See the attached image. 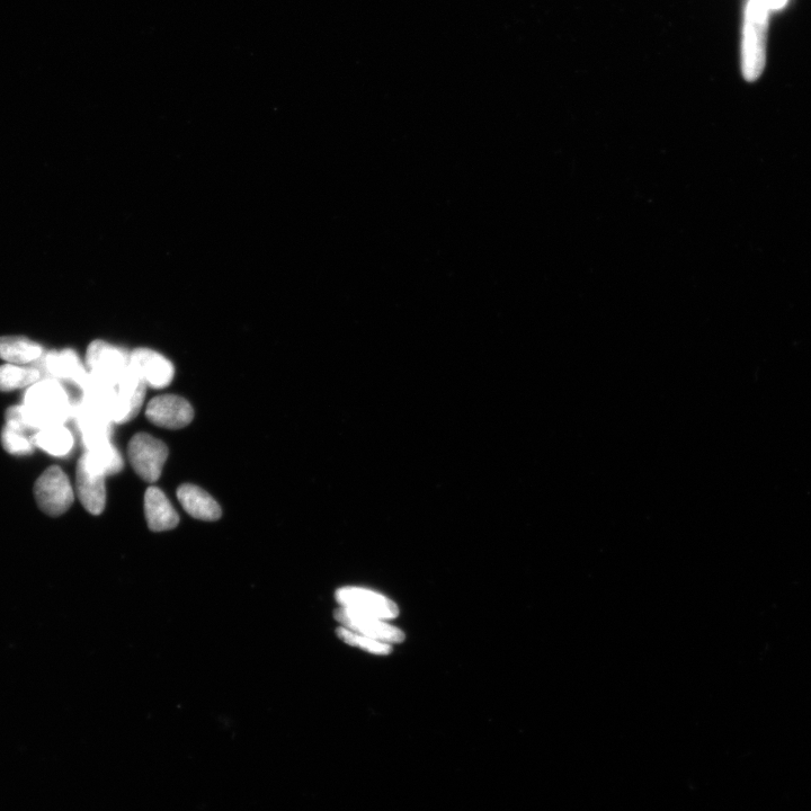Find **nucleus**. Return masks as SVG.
<instances>
[{
  "label": "nucleus",
  "instance_id": "1",
  "mask_svg": "<svg viewBox=\"0 0 811 811\" xmlns=\"http://www.w3.org/2000/svg\"><path fill=\"white\" fill-rule=\"evenodd\" d=\"M75 403L62 382L46 378L26 389L23 412L32 430L65 424L73 417Z\"/></svg>",
  "mask_w": 811,
  "mask_h": 811
},
{
  "label": "nucleus",
  "instance_id": "2",
  "mask_svg": "<svg viewBox=\"0 0 811 811\" xmlns=\"http://www.w3.org/2000/svg\"><path fill=\"white\" fill-rule=\"evenodd\" d=\"M770 12L757 0H747L741 49L742 74L755 82L763 74L768 46Z\"/></svg>",
  "mask_w": 811,
  "mask_h": 811
},
{
  "label": "nucleus",
  "instance_id": "3",
  "mask_svg": "<svg viewBox=\"0 0 811 811\" xmlns=\"http://www.w3.org/2000/svg\"><path fill=\"white\" fill-rule=\"evenodd\" d=\"M34 497L43 513L58 518L73 505L75 493L65 471L52 466L35 481Z\"/></svg>",
  "mask_w": 811,
  "mask_h": 811
},
{
  "label": "nucleus",
  "instance_id": "4",
  "mask_svg": "<svg viewBox=\"0 0 811 811\" xmlns=\"http://www.w3.org/2000/svg\"><path fill=\"white\" fill-rule=\"evenodd\" d=\"M128 456L133 470L147 481L155 483L162 475L168 458V448L163 441L147 433L133 436L129 443Z\"/></svg>",
  "mask_w": 811,
  "mask_h": 811
},
{
  "label": "nucleus",
  "instance_id": "5",
  "mask_svg": "<svg viewBox=\"0 0 811 811\" xmlns=\"http://www.w3.org/2000/svg\"><path fill=\"white\" fill-rule=\"evenodd\" d=\"M130 353L122 347L104 341L89 344L86 352V369L92 376L117 385L129 368Z\"/></svg>",
  "mask_w": 811,
  "mask_h": 811
},
{
  "label": "nucleus",
  "instance_id": "6",
  "mask_svg": "<svg viewBox=\"0 0 811 811\" xmlns=\"http://www.w3.org/2000/svg\"><path fill=\"white\" fill-rule=\"evenodd\" d=\"M148 420L168 430H180L193 421L194 411L189 401L174 395L158 396L146 408Z\"/></svg>",
  "mask_w": 811,
  "mask_h": 811
},
{
  "label": "nucleus",
  "instance_id": "7",
  "mask_svg": "<svg viewBox=\"0 0 811 811\" xmlns=\"http://www.w3.org/2000/svg\"><path fill=\"white\" fill-rule=\"evenodd\" d=\"M105 475L89 462L86 453L80 458L76 471V490L85 510L93 515L103 513L106 505Z\"/></svg>",
  "mask_w": 811,
  "mask_h": 811
},
{
  "label": "nucleus",
  "instance_id": "8",
  "mask_svg": "<svg viewBox=\"0 0 811 811\" xmlns=\"http://www.w3.org/2000/svg\"><path fill=\"white\" fill-rule=\"evenodd\" d=\"M336 600L342 604L343 608L368 614V616L380 620L395 619L399 613L394 602L378 593L364 590V588H341L336 593Z\"/></svg>",
  "mask_w": 811,
  "mask_h": 811
},
{
  "label": "nucleus",
  "instance_id": "9",
  "mask_svg": "<svg viewBox=\"0 0 811 811\" xmlns=\"http://www.w3.org/2000/svg\"><path fill=\"white\" fill-rule=\"evenodd\" d=\"M129 367L139 374L148 387L154 389L166 388L174 379L173 363L162 354L145 347L130 353Z\"/></svg>",
  "mask_w": 811,
  "mask_h": 811
},
{
  "label": "nucleus",
  "instance_id": "10",
  "mask_svg": "<svg viewBox=\"0 0 811 811\" xmlns=\"http://www.w3.org/2000/svg\"><path fill=\"white\" fill-rule=\"evenodd\" d=\"M335 619L342 625L356 634L381 641V643H401L405 636L403 632L395 627L387 625L378 618L368 616L351 609L342 608L336 610Z\"/></svg>",
  "mask_w": 811,
  "mask_h": 811
},
{
  "label": "nucleus",
  "instance_id": "11",
  "mask_svg": "<svg viewBox=\"0 0 811 811\" xmlns=\"http://www.w3.org/2000/svg\"><path fill=\"white\" fill-rule=\"evenodd\" d=\"M147 387L139 374L129 367L117 383L118 408L113 417L114 424L128 423L138 416L144 406Z\"/></svg>",
  "mask_w": 811,
  "mask_h": 811
},
{
  "label": "nucleus",
  "instance_id": "12",
  "mask_svg": "<svg viewBox=\"0 0 811 811\" xmlns=\"http://www.w3.org/2000/svg\"><path fill=\"white\" fill-rule=\"evenodd\" d=\"M40 360L39 370L46 372L47 378L74 383L79 389L83 387L88 371L74 350L43 353Z\"/></svg>",
  "mask_w": 811,
  "mask_h": 811
},
{
  "label": "nucleus",
  "instance_id": "13",
  "mask_svg": "<svg viewBox=\"0 0 811 811\" xmlns=\"http://www.w3.org/2000/svg\"><path fill=\"white\" fill-rule=\"evenodd\" d=\"M77 429L82 436L86 450L96 447L103 442L111 441L112 425L108 416L78 400L74 406L73 417Z\"/></svg>",
  "mask_w": 811,
  "mask_h": 811
},
{
  "label": "nucleus",
  "instance_id": "14",
  "mask_svg": "<svg viewBox=\"0 0 811 811\" xmlns=\"http://www.w3.org/2000/svg\"><path fill=\"white\" fill-rule=\"evenodd\" d=\"M145 513L148 527L154 532L173 530L180 523L171 502L157 487H149L145 495Z\"/></svg>",
  "mask_w": 811,
  "mask_h": 811
},
{
  "label": "nucleus",
  "instance_id": "15",
  "mask_svg": "<svg viewBox=\"0 0 811 811\" xmlns=\"http://www.w3.org/2000/svg\"><path fill=\"white\" fill-rule=\"evenodd\" d=\"M83 401L96 411L108 416L113 422V417L118 408V389L113 383L96 378L88 372V376L82 388Z\"/></svg>",
  "mask_w": 811,
  "mask_h": 811
},
{
  "label": "nucleus",
  "instance_id": "16",
  "mask_svg": "<svg viewBox=\"0 0 811 811\" xmlns=\"http://www.w3.org/2000/svg\"><path fill=\"white\" fill-rule=\"evenodd\" d=\"M178 501L192 518L201 521H217L221 518L219 504L198 486L185 484L177 489Z\"/></svg>",
  "mask_w": 811,
  "mask_h": 811
},
{
  "label": "nucleus",
  "instance_id": "17",
  "mask_svg": "<svg viewBox=\"0 0 811 811\" xmlns=\"http://www.w3.org/2000/svg\"><path fill=\"white\" fill-rule=\"evenodd\" d=\"M43 355L41 345L24 336H0V359L7 363L26 365Z\"/></svg>",
  "mask_w": 811,
  "mask_h": 811
},
{
  "label": "nucleus",
  "instance_id": "18",
  "mask_svg": "<svg viewBox=\"0 0 811 811\" xmlns=\"http://www.w3.org/2000/svg\"><path fill=\"white\" fill-rule=\"evenodd\" d=\"M35 447L53 457H66L74 448V435L65 424L53 425L33 435Z\"/></svg>",
  "mask_w": 811,
  "mask_h": 811
},
{
  "label": "nucleus",
  "instance_id": "19",
  "mask_svg": "<svg viewBox=\"0 0 811 811\" xmlns=\"http://www.w3.org/2000/svg\"><path fill=\"white\" fill-rule=\"evenodd\" d=\"M38 368L7 363L0 367V391L10 392L29 388L41 380Z\"/></svg>",
  "mask_w": 811,
  "mask_h": 811
},
{
  "label": "nucleus",
  "instance_id": "20",
  "mask_svg": "<svg viewBox=\"0 0 811 811\" xmlns=\"http://www.w3.org/2000/svg\"><path fill=\"white\" fill-rule=\"evenodd\" d=\"M85 453L92 466L105 476L118 474L123 469L121 454L111 441L98 444Z\"/></svg>",
  "mask_w": 811,
  "mask_h": 811
},
{
  "label": "nucleus",
  "instance_id": "21",
  "mask_svg": "<svg viewBox=\"0 0 811 811\" xmlns=\"http://www.w3.org/2000/svg\"><path fill=\"white\" fill-rule=\"evenodd\" d=\"M337 635L345 641L346 644L368 650V652L372 654L388 655L391 653V646L389 644L356 634V632L349 629L340 628L337 630Z\"/></svg>",
  "mask_w": 811,
  "mask_h": 811
},
{
  "label": "nucleus",
  "instance_id": "22",
  "mask_svg": "<svg viewBox=\"0 0 811 811\" xmlns=\"http://www.w3.org/2000/svg\"><path fill=\"white\" fill-rule=\"evenodd\" d=\"M2 444L4 449L13 456H29L35 448L33 440L26 434L13 431L4 427L2 433Z\"/></svg>",
  "mask_w": 811,
  "mask_h": 811
},
{
  "label": "nucleus",
  "instance_id": "23",
  "mask_svg": "<svg viewBox=\"0 0 811 811\" xmlns=\"http://www.w3.org/2000/svg\"><path fill=\"white\" fill-rule=\"evenodd\" d=\"M757 2H760L771 13L783 10L789 0H757Z\"/></svg>",
  "mask_w": 811,
  "mask_h": 811
}]
</instances>
